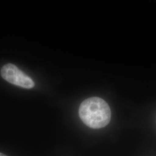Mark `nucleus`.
Here are the masks:
<instances>
[{
    "mask_svg": "<svg viewBox=\"0 0 156 156\" xmlns=\"http://www.w3.org/2000/svg\"><path fill=\"white\" fill-rule=\"evenodd\" d=\"M81 120L90 128L105 127L111 121V111L106 101L99 97H91L84 100L79 109Z\"/></svg>",
    "mask_w": 156,
    "mask_h": 156,
    "instance_id": "obj_1",
    "label": "nucleus"
},
{
    "mask_svg": "<svg viewBox=\"0 0 156 156\" xmlns=\"http://www.w3.org/2000/svg\"><path fill=\"white\" fill-rule=\"evenodd\" d=\"M1 76L9 83L24 89H32L35 86L32 79L20 70L11 63H8L2 67Z\"/></svg>",
    "mask_w": 156,
    "mask_h": 156,
    "instance_id": "obj_2",
    "label": "nucleus"
},
{
    "mask_svg": "<svg viewBox=\"0 0 156 156\" xmlns=\"http://www.w3.org/2000/svg\"><path fill=\"white\" fill-rule=\"evenodd\" d=\"M0 156H7L5 155V154H2V153H0Z\"/></svg>",
    "mask_w": 156,
    "mask_h": 156,
    "instance_id": "obj_3",
    "label": "nucleus"
}]
</instances>
